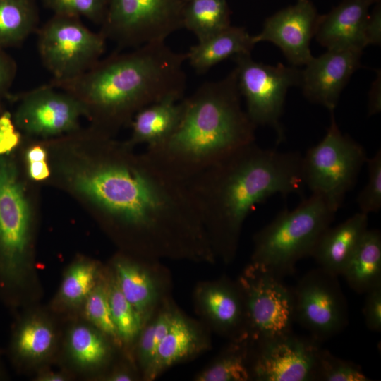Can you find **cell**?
<instances>
[{
	"label": "cell",
	"mask_w": 381,
	"mask_h": 381,
	"mask_svg": "<svg viewBox=\"0 0 381 381\" xmlns=\"http://www.w3.org/2000/svg\"><path fill=\"white\" fill-rule=\"evenodd\" d=\"M133 148L106 140L102 157L75 174V190L110 221L142 235L150 249L198 252L207 236L188 182Z\"/></svg>",
	"instance_id": "cell-1"
},
{
	"label": "cell",
	"mask_w": 381,
	"mask_h": 381,
	"mask_svg": "<svg viewBox=\"0 0 381 381\" xmlns=\"http://www.w3.org/2000/svg\"><path fill=\"white\" fill-rule=\"evenodd\" d=\"M298 152L265 149L255 142L229 155L188 182L210 242L225 258L235 253L243 224L274 195L300 193L304 185Z\"/></svg>",
	"instance_id": "cell-2"
},
{
	"label": "cell",
	"mask_w": 381,
	"mask_h": 381,
	"mask_svg": "<svg viewBox=\"0 0 381 381\" xmlns=\"http://www.w3.org/2000/svg\"><path fill=\"white\" fill-rule=\"evenodd\" d=\"M185 61L186 54L164 42H152L113 54L73 80L51 84L78 99L108 135L153 103L181 100L186 88Z\"/></svg>",
	"instance_id": "cell-3"
},
{
	"label": "cell",
	"mask_w": 381,
	"mask_h": 381,
	"mask_svg": "<svg viewBox=\"0 0 381 381\" xmlns=\"http://www.w3.org/2000/svg\"><path fill=\"white\" fill-rule=\"evenodd\" d=\"M236 71L205 82L183 97L172 135L145 152L178 178L188 181L222 159L255 141L257 126L243 109Z\"/></svg>",
	"instance_id": "cell-4"
},
{
	"label": "cell",
	"mask_w": 381,
	"mask_h": 381,
	"mask_svg": "<svg viewBox=\"0 0 381 381\" xmlns=\"http://www.w3.org/2000/svg\"><path fill=\"white\" fill-rule=\"evenodd\" d=\"M337 210L323 196L312 193L292 210L285 209L254 236L252 263L282 278L310 256Z\"/></svg>",
	"instance_id": "cell-5"
},
{
	"label": "cell",
	"mask_w": 381,
	"mask_h": 381,
	"mask_svg": "<svg viewBox=\"0 0 381 381\" xmlns=\"http://www.w3.org/2000/svg\"><path fill=\"white\" fill-rule=\"evenodd\" d=\"M367 158L363 147L341 131L332 111L325 135L302 157L303 184L339 210Z\"/></svg>",
	"instance_id": "cell-6"
},
{
	"label": "cell",
	"mask_w": 381,
	"mask_h": 381,
	"mask_svg": "<svg viewBox=\"0 0 381 381\" xmlns=\"http://www.w3.org/2000/svg\"><path fill=\"white\" fill-rule=\"evenodd\" d=\"M246 312V333L258 344L292 332V289L282 278L251 262L238 282Z\"/></svg>",
	"instance_id": "cell-7"
},
{
	"label": "cell",
	"mask_w": 381,
	"mask_h": 381,
	"mask_svg": "<svg viewBox=\"0 0 381 381\" xmlns=\"http://www.w3.org/2000/svg\"><path fill=\"white\" fill-rule=\"evenodd\" d=\"M106 38L94 32L79 18L54 15L40 30L37 48L53 83L73 80L99 60Z\"/></svg>",
	"instance_id": "cell-8"
},
{
	"label": "cell",
	"mask_w": 381,
	"mask_h": 381,
	"mask_svg": "<svg viewBox=\"0 0 381 381\" xmlns=\"http://www.w3.org/2000/svg\"><path fill=\"white\" fill-rule=\"evenodd\" d=\"M232 59L248 117L257 127L273 128L277 140L282 141L284 133L280 119L286 96L290 87L299 86L301 70L280 63L269 65L258 62L250 54H239Z\"/></svg>",
	"instance_id": "cell-9"
},
{
	"label": "cell",
	"mask_w": 381,
	"mask_h": 381,
	"mask_svg": "<svg viewBox=\"0 0 381 381\" xmlns=\"http://www.w3.org/2000/svg\"><path fill=\"white\" fill-rule=\"evenodd\" d=\"M186 0H108L101 32L120 47L164 42L183 28Z\"/></svg>",
	"instance_id": "cell-10"
},
{
	"label": "cell",
	"mask_w": 381,
	"mask_h": 381,
	"mask_svg": "<svg viewBox=\"0 0 381 381\" xmlns=\"http://www.w3.org/2000/svg\"><path fill=\"white\" fill-rule=\"evenodd\" d=\"M31 211L16 167L0 156V272L9 282H18L29 250Z\"/></svg>",
	"instance_id": "cell-11"
},
{
	"label": "cell",
	"mask_w": 381,
	"mask_h": 381,
	"mask_svg": "<svg viewBox=\"0 0 381 381\" xmlns=\"http://www.w3.org/2000/svg\"><path fill=\"white\" fill-rule=\"evenodd\" d=\"M336 275L320 267L307 272L292 289L294 322L320 343L348 324V308Z\"/></svg>",
	"instance_id": "cell-12"
},
{
	"label": "cell",
	"mask_w": 381,
	"mask_h": 381,
	"mask_svg": "<svg viewBox=\"0 0 381 381\" xmlns=\"http://www.w3.org/2000/svg\"><path fill=\"white\" fill-rule=\"evenodd\" d=\"M82 116H87L83 103L72 94L50 84L23 95L13 121L27 134L48 137L77 130Z\"/></svg>",
	"instance_id": "cell-13"
},
{
	"label": "cell",
	"mask_w": 381,
	"mask_h": 381,
	"mask_svg": "<svg viewBox=\"0 0 381 381\" xmlns=\"http://www.w3.org/2000/svg\"><path fill=\"white\" fill-rule=\"evenodd\" d=\"M320 343L293 332L256 344L253 378L259 381H313Z\"/></svg>",
	"instance_id": "cell-14"
},
{
	"label": "cell",
	"mask_w": 381,
	"mask_h": 381,
	"mask_svg": "<svg viewBox=\"0 0 381 381\" xmlns=\"http://www.w3.org/2000/svg\"><path fill=\"white\" fill-rule=\"evenodd\" d=\"M319 16L310 0H297L267 18L261 31L253 35V40L276 45L291 66H305L313 56L310 45Z\"/></svg>",
	"instance_id": "cell-15"
},
{
	"label": "cell",
	"mask_w": 381,
	"mask_h": 381,
	"mask_svg": "<svg viewBox=\"0 0 381 381\" xmlns=\"http://www.w3.org/2000/svg\"><path fill=\"white\" fill-rule=\"evenodd\" d=\"M362 49H327L301 70L299 86L305 97L334 111L352 75L361 68Z\"/></svg>",
	"instance_id": "cell-16"
},
{
	"label": "cell",
	"mask_w": 381,
	"mask_h": 381,
	"mask_svg": "<svg viewBox=\"0 0 381 381\" xmlns=\"http://www.w3.org/2000/svg\"><path fill=\"white\" fill-rule=\"evenodd\" d=\"M377 1L341 0L329 12L319 16L314 37L327 49L363 50L365 26Z\"/></svg>",
	"instance_id": "cell-17"
},
{
	"label": "cell",
	"mask_w": 381,
	"mask_h": 381,
	"mask_svg": "<svg viewBox=\"0 0 381 381\" xmlns=\"http://www.w3.org/2000/svg\"><path fill=\"white\" fill-rule=\"evenodd\" d=\"M368 214L359 212L342 223L327 228L310 255L319 267L332 274L341 275L368 230Z\"/></svg>",
	"instance_id": "cell-18"
},
{
	"label": "cell",
	"mask_w": 381,
	"mask_h": 381,
	"mask_svg": "<svg viewBox=\"0 0 381 381\" xmlns=\"http://www.w3.org/2000/svg\"><path fill=\"white\" fill-rule=\"evenodd\" d=\"M182 99L167 98L140 110L130 123L131 135L126 143L132 147L144 144L147 148L163 143L179 123L183 112Z\"/></svg>",
	"instance_id": "cell-19"
},
{
	"label": "cell",
	"mask_w": 381,
	"mask_h": 381,
	"mask_svg": "<svg viewBox=\"0 0 381 381\" xmlns=\"http://www.w3.org/2000/svg\"><path fill=\"white\" fill-rule=\"evenodd\" d=\"M199 298L203 310L219 329L236 339L248 337L244 302L238 285L226 282L210 285L202 290Z\"/></svg>",
	"instance_id": "cell-20"
},
{
	"label": "cell",
	"mask_w": 381,
	"mask_h": 381,
	"mask_svg": "<svg viewBox=\"0 0 381 381\" xmlns=\"http://www.w3.org/2000/svg\"><path fill=\"white\" fill-rule=\"evenodd\" d=\"M255 44L253 36L244 28L230 25L192 46L186 53V61L202 74L229 58L250 54Z\"/></svg>",
	"instance_id": "cell-21"
},
{
	"label": "cell",
	"mask_w": 381,
	"mask_h": 381,
	"mask_svg": "<svg viewBox=\"0 0 381 381\" xmlns=\"http://www.w3.org/2000/svg\"><path fill=\"white\" fill-rule=\"evenodd\" d=\"M341 275L358 294L381 286V234L368 229L346 264Z\"/></svg>",
	"instance_id": "cell-22"
},
{
	"label": "cell",
	"mask_w": 381,
	"mask_h": 381,
	"mask_svg": "<svg viewBox=\"0 0 381 381\" xmlns=\"http://www.w3.org/2000/svg\"><path fill=\"white\" fill-rule=\"evenodd\" d=\"M200 345L196 329L183 317L174 313L169 330L157 346L146 377L155 378L164 369L195 353Z\"/></svg>",
	"instance_id": "cell-23"
},
{
	"label": "cell",
	"mask_w": 381,
	"mask_h": 381,
	"mask_svg": "<svg viewBox=\"0 0 381 381\" xmlns=\"http://www.w3.org/2000/svg\"><path fill=\"white\" fill-rule=\"evenodd\" d=\"M114 266L119 289L144 324L157 296L152 277L143 267L126 259L117 260Z\"/></svg>",
	"instance_id": "cell-24"
},
{
	"label": "cell",
	"mask_w": 381,
	"mask_h": 381,
	"mask_svg": "<svg viewBox=\"0 0 381 381\" xmlns=\"http://www.w3.org/2000/svg\"><path fill=\"white\" fill-rule=\"evenodd\" d=\"M230 10L226 0L186 1L182 26L202 41L231 25Z\"/></svg>",
	"instance_id": "cell-25"
},
{
	"label": "cell",
	"mask_w": 381,
	"mask_h": 381,
	"mask_svg": "<svg viewBox=\"0 0 381 381\" xmlns=\"http://www.w3.org/2000/svg\"><path fill=\"white\" fill-rule=\"evenodd\" d=\"M37 22L30 0H0V47L22 42L32 32Z\"/></svg>",
	"instance_id": "cell-26"
},
{
	"label": "cell",
	"mask_w": 381,
	"mask_h": 381,
	"mask_svg": "<svg viewBox=\"0 0 381 381\" xmlns=\"http://www.w3.org/2000/svg\"><path fill=\"white\" fill-rule=\"evenodd\" d=\"M248 337L236 339V343L209 368L199 373L197 381H246L253 378L250 363Z\"/></svg>",
	"instance_id": "cell-27"
},
{
	"label": "cell",
	"mask_w": 381,
	"mask_h": 381,
	"mask_svg": "<svg viewBox=\"0 0 381 381\" xmlns=\"http://www.w3.org/2000/svg\"><path fill=\"white\" fill-rule=\"evenodd\" d=\"M54 340V331L48 323L32 319L20 328L15 339V349L22 358L38 360L49 354Z\"/></svg>",
	"instance_id": "cell-28"
},
{
	"label": "cell",
	"mask_w": 381,
	"mask_h": 381,
	"mask_svg": "<svg viewBox=\"0 0 381 381\" xmlns=\"http://www.w3.org/2000/svg\"><path fill=\"white\" fill-rule=\"evenodd\" d=\"M68 347L73 360L83 367L98 365L108 355V346L102 336L85 325H78L71 329Z\"/></svg>",
	"instance_id": "cell-29"
},
{
	"label": "cell",
	"mask_w": 381,
	"mask_h": 381,
	"mask_svg": "<svg viewBox=\"0 0 381 381\" xmlns=\"http://www.w3.org/2000/svg\"><path fill=\"white\" fill-rule=\"evenodd\" d=\"M97 266L90 262H80L66 272L59 291L66 304L76 306L84 302L97 285Z\"/></svg>",
	"instance_id": "cell-30"
},
{
	"label": "cell",
	"mask_w": 381,
	"mask_h": 381,
	"mask_svg": "<svg viewBox=\"0 0 381 381\" xmlns=\"http://www.w3.org/2000/svg\"><path fill=\"white\" fill-rule=\"evenodd\" d=\"M111 317L121 341L130 343L140 333L144 324L133 307L126 299L116 280L107 286Z\"/></svg>",
	"instance_id": "cell-31"
},
{
	"label": "cell",
	"mask_w": 381,
	"mask_h": 381,
	"mask_svg": "<svg viewBox=\"0 0 381 381\" xmlns=\"http://www.w3.org/2000/svg\"><path fill=\"white\" fill-rule=\"evenodd\" d=\"M315 380L320 381H369L361 368L332 355L320 348L315 371Z\"/></svg>",
	"instance_id": "cell-32"
},
{
	"label": "cell",
	"mask_w": 381,
	"mask_h": 381,
	"mask_svg": "<svg viewBox=\"0 0 381 381\" xmlns=\"http://www.w3.org/2000/svg\"><path fill=\"white\" fill-rule=\"evenodd\" d=\"M84 302L87 318L101 332L111 337L114 341L120 342L111 317L107 286L97 284Z\"/></svg>",
	"instance_id": "cell-33"
},
{
	"label": "cell",
	"mask_w": 381,
	"mask_h": 381,
	"mask_svg": "<svg viewBox=\"0 0 381 381\" xmlns=\"http://www.w3.org/2000/svg\"><path fill=\"white\" fill-rule=\"evenodd\" d=\"M54 15L80 18L85 17L92 21L104 20L108 0H43Z\"/></svg>",
	"instance_id": "cell-34"
},
{
	"label": "cell",
	"mask_w": 381,
	"mask_h": 381,
	"mask_svg": "<svg viewBox=\"0 0 381 381\" xmlns=\"http://www.w3.org/2000/svg\"><path fill=\"white\" fill-rule=\"evenodd\" d=\"M368 181L357 197L360 212L368 214L381 208V151L366 159Z\"/></svg>",
	"instance_id": "cell-35"
},
{
	"label": "cell",
	"mask_w": 381,
	"mask_h": 381,
	"mask_svg": "<svg viewBox=\"0 0 381 381\" xmlns=\"http://www.w3.org/2000/svg\"><path fill=\"white\" fill-rule=\"evenodd\" d=\"M366 294L363 309L365 323L371 331H381V286H378Z\"/></svg>",
	"instance_id": "cell-36"
},
{
	"label": "cell",
	"mask_w": 381,
	"mask_h": 381,
	"mask_svg": "<svg viewBox=\"0 0 381 381\" xmlns=\"http://www.w3.org/2000/svg\"><path fill=\"white\" fill-rule=\"evenodd\" d=\"M138 341V356L140 363L145 375L151 368L156 355L154 341V321L141 329Z\"/></svg>",
	"instance_id": "cell-37"
},
{
	"label": "cell",
	"mask_w": 381,
	"mask_h": 381,
	"mask_svg": "<svg viewBox=\"0 0 381 381\" xmlns=\"http://www.w3.org/2000/svg\"><path fill=\"white\" fill-rule=\"evenodd\" d=\"M20 134L8 112L0 116V156L8 155L20 143Z\"/></svg>",
	"instance_id": "cell-38"
},
{
	"label": "cell",
	"mask_w": 381,
	"mask_h": 381,
	"mask_svg": "<svg viewBox=\"0 0 381 381\" xmlns=\"http://www.w3.org/2000/svg\"><path fill=\"white\" fill-rule=\"evenodd\" d=\"M365 46L378 45L381 42V4L378 0L369 13L364 30Z\"/></svg>",
	"instance_id": "cell-39"
},
{
	"label": "cell",
	"mask_w": 381,
	"mask_h": 381,
	"mask_svg": "<svg viewBox=\"0 0 381 381\" xmlns=\"http://www.w3.org/2000/svg\"><path fill=\"white\" fill-rule=\"evenodd\" d=\"M14 75V64L0 51V99L8 90Z\"/></svg>",
	"instance_id": "cell-40"
},
{
	"label": "cell",
	"mask_w": 381,
	"mask_h": 381,
	"mask_svg": "<svg viewBox=\"0 0 381 381\" xmlns=\"http://www.w3.org/2000/svg\"><path fill=\"white\" fill-rule=\"evenodd\" d=\"M380 97V74L377 75L376 79L372 84L369 92L368 99V114L374 115L378 114L381 110Z\"/></svg>",
	"instance_id": "cell-41"
},
{
	"label": "cell",
	"mask_w": 381,
	"mask_h": 381,
	"mask_svg": "<svg viewBox=\"0 0 381 381\" xmlns=\"http://www.w3.org/2000/svg\"><path fill=\"white\" fill-rule=\"evenodd\" d=\"M27 163L28 174L32 179L35 181H42L49 177L50 171L46 160Z\"/></svg>",
	"instance_id": "cell-42"
},
{
	"label": "cell",
	"mask_w": 381,
	"mask_h": 381,
	"mask_svg": "<svg viewBox=\"0 0 381 381\" xmlns=\"http://www.w3.org/2000/svg\"><path fill=\"white\" fill-rule=\"evenodd\" d=\"M25 157L27 162L46 160L47 152L43 147L35 145L28 149Z\"/></svg>",
	"instance_id": "cell-43"
},
{
	"label": "cell",
	"mask_w": 381,
	"mask_h": 381,
	"mask_svg": "<svg viewBox=\"0 0 381 381\" xmlns=\"http://www.w3.org/2000/svg\"><path fill=\"white\" fill-rule=\"evenodd\" d=\"M107 380L110 381H130L132 380L133 378L128 373L118 371L109 376Z\"/></svg>",
	"instance_id": "cell-44"
},
{
	"label": "cell",
	"mask_w": 381,
	"mask_h": 381,
	"mask_svg": "<svg viewBox=\"0 0 381 381\" xmlns=\"http://www.w3.org/2000/svg\"><path fill=\"white\" fill-rule=\"evenodd\" d=\"M65 379L64 375L54 373H46L38 377V380L41 381H64Z\"/></svg>",
	"instance_id": "cell-45"
},
{
	"label": "cell",
	"mask_w": 381,
	"mask_h": 381,
	"mask_svg": "<svg viewBox=\"0 0 381 381\" xmlns=\"http://www.w3.org/2000/svg\"><path fill=\"white\" fill-rule=\"evenodd\" d=\"M186 1H190V0H186Z\"/></svg>",
	"instance_id": "cell-46"
}]
</instances>
